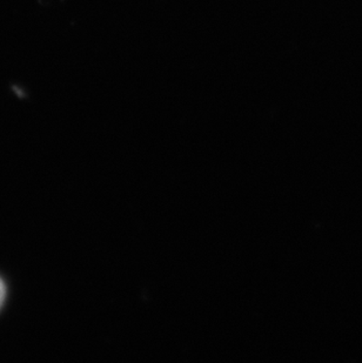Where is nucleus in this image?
I'll return each instance as SVG.
<instances>
[{"mask_svg":"<svg viewBox=\"0 0 362 363\" xmlns=\"http://www.w3.org/2000/svg\"><path fill=\"white\" fill-rule=\"evenodd\" d=\"M5 295H6V288H5L4 282L0 280V308H1L4 300H5Z\"/></svg>","mask_w":362,"mask_h":363,"instance_id":"f257e3e1","label":"nucleus"}]
</instances>
